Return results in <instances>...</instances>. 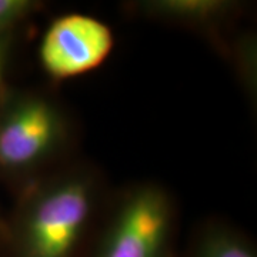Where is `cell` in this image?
Returning <instances> with one entry per match:
<instances>
[{"instance_id": "obj_1", "label": "cell", "mask_w": 257, "mask_h": 257, "mask_svg": "<svg viewBox=\"0 0 257 257\" xmlns=\"http://www.w3.org/2000/svg\"><path fill=\"white\" fill-rule=\"evenodd\" d=\"M101 216L103 184L92 167L52 170L20 189L3 257H86Z\"/></svg>"}, {"instance_id": "obj_8", "label": "cell", "mask_w": 257, "mask_h": 257, "mask_svg": "<svg viewBox=\"0 0 257 257\" xmlns=\"http://www.w3.org/2000/svg\"><path fill=\"white\" fill-rule=\"evenodd\" d=\"M13 40L15 39H2L0 40V96L8 89L5 79H6V72H8V64H9Z\"/></svg>"}, {"instance_id": "obj_9", "label": "cell", "mask_w": 257, "mask_h": 257, "mask_svg": "<svg viewBox=\"0 0 257 257\" xmlns=\"http://www.w3.org/2000/svg\"><path fill=\"white\" fill-rule=\"evenodd\" d=\"M5 251V223L0 221V257H3Z\"/></svg>"}, {"instance_id": "obj_5", "label": "cell", "mask_w": 257, "mask_h": 257, "mask_svg": "<svg viewBox=\"0 0 257 257\" xmlns=\"http://www.w3.org/2000/svg\"><path fill=\"white\" fill-rule=\"evenodd\" d=\"M127 9L150 20L213 33L236 18L241 5L233 0H138Z\"/></svg>"}, {"instance_id": "obj_4", "label": "cell", "mask_w": 257, "mask_h": 257, "mask_svg": "<svg viewBox=\"0 0 257 257\" xmlns=\"http://www.w3.org/2000/svg\"><path fill=\"white\" fill-rule=\"evenodd\" d=\"M113 46V32L104 22L83 13H67L47 26L39 45V60L49 77L67 80L100 67Z\"/></svg>"}, {"instance_id": "obj_2", "label": "cell", "mask_w": 257, "mask_h": 257, "mask_svg": "<svg viewBox=\"0 0 257 257\" xmlns=\"http://www.w3.org/2000/svg\"><path fill=\"white\" fill-rule=\"evenodd\" d=\"M70 121L57 101L33 90L0 96V177L22 187L50 170L70 142Z\"/></svg>"}, {"instance_id": "obj_7", "label": "cell", "mask_w": 257, "mask_h": 257, "mask_svg": "<svg viewBox=\"0 0 257 257\" xmlns=\"http://www.w3.org/2000/svg\"><path fill=\"white\" fill-rule=\"evenodd\" d=\"M40 9L37 0H0V40L15 39L19 29Z\"/></svg>"}, {"instance_id": "obj_3", "label": "cell", "mask_w": 257, "mask_h": 257, "mask_svg": "<svg viewBox=\"0 0 257 257\" xmlns=\"http://www.w3.org/2000/svg\"><path fill=\"white\" fill-rule=\"evenodd\" d=\"M175 202L160 184H133L101 216L86 257H175Z\"/></svg>"}, {"instance_id": "obj_6", "label": "cell", "mask_w": 257, "mask_h": 257, "mask_svg": "<svg viewBox=\"0 0 257 257\" xmlns=\"http://www.w3.org/2000/svg\"><path fill=\"white\" fill-rule=\"evenodd\" d=\"M190 257H257L253 243L224 223H209L196 236Z\"/></svg>"}]
</instances>
